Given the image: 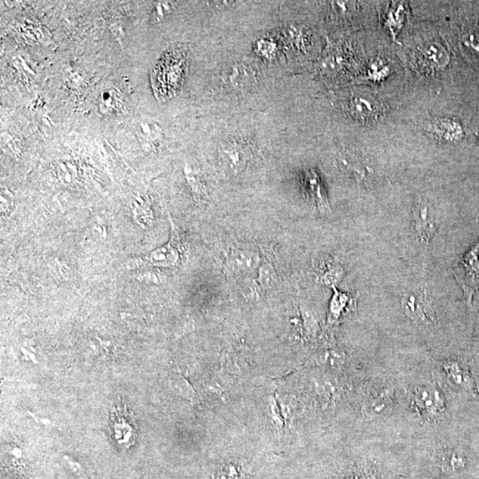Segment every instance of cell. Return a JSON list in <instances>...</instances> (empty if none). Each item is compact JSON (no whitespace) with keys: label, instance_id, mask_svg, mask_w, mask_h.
<instances>
[{"label":"cell","instance_id":"20","mask_svg":"<svg viewBox=\"0 0 479 479\" xmlns=\"http://www.w3.org/2000/svg\"><path fill=\"white\" fill-rule=\"evenodd\" d=\"M444 460V465L453 471L462 468L465 463V457L458 451H450L446 453Z\"/></svg>","mask_w":479,"mask_h":479},{"label":"cell","instance_id":"12","mask_svg":"<svg viewBox=\"0 0 479 479\" xmlns=\"http://www.w3.org/2000/svg\"><path fill=\"white\" fill-rule=\"evenodd\" d=\"M173 235L169 244L164 245L152 252L150 262L155 266L174 267L179 261V240L175 230V226L172 222Z\"/></svg>","mask_w":479,"mask_h":479},{"label":"cell","instance_id":"19","mask_svg":"<svg viewBox=\"0 0 479 479\" xmlns=\"http://www.w3.org/2000/svg\"><path fill=\"white\" fill-rule=\"evenodd\" d=\"M391 67L387 63H384V61L375 60L369 64L368 68V79L375 81L384 80L385 77L389 76L390 74Z\"/></svg>","mask_w":479,"mask_h":479},{"label":"cell","instance_id":"7","mask_svg":"<svg viewBox=\"0 0 479 479\" xmlns=\"http://www.w3.org/2000/svg\"><path fill=\"white\" fill-rule=\"evenodd\" d=\"M345 107L351 116L363 123L375 120L384 111L380 102L369 95L355 96L347 102Z\"/></svg>","mask_w":479,"mask_h":479},{"label":"cell","instance_id":"14","mask_svg":"<svg viewBox=\"0 0 479 479\" xmlns=\"http://www.w3.org/2000/svg\"><path fill=\"white\" fill-rule=\"evenodd\" d=\"M304 186L311 200L315 204L317 209L322 214H331L328 198L319 176L313 170H309L304 176Z\"/></svg>","mask_w":479,"mask_h":479},{"label":"cell","instance_id":"21","mask_svg":"<svg viewBox=\"0 0 479 479\" xmlns=\"http://www.w3.org/2000/svg\"><path fill=\"white\" fill-rule=\"evenodd\" d=\"M462 45L479 58V33L472 31L465 34L462 39Z\"/></svg>","mask_w":479,"mask_h":479},{"label":"cell","instance_id":"6","mask_svg":"<svg viewBox=\"0 0 479 479\" xmlns=\"http://www.w3.org/2000/svg\"><path fill=\"white\" fill-rule=\"evenodd\" d=\"M404 313L419 325H431L435 322V313L424 294L420 291H407L400 301Z\"/></svg>","mask_w":479,"mask_h":479},{"label":"cell","instance_id":"17","mask_svg":"<svg viewBox=\"0 0 479 479\" xmlns=\"http://www.w3.org/2000/svg\"><path fill=\"white\" fill-rule=\"evenodd\" d=\"M256 278L257 287L261 291H271L275 289L279 282V275L272 261L264 257L261 260L257 268Z\"/></svg>","mask_w":479,"mask_h":479},{"label":"cell","instance_id":"3","mask_svg":"<svg viewBox=\"0 0 479 479\" xmlns=\"http://www.w3.org/2000/svg\"><path fill=\"white\" fill-rule=\"evenodd\" d=\"M261 263L260 252L251 248L232 247L226 253L225 272L233 277H245L257 272Z\"/></svg>","mask_w":479,"mask_h":479},{"label":"cell","instance_id":"9","mask_svg":"<svg viewBox=\"0 0 479 479\" xmlns=\"http://www.w3.org/2000/svg\"><path fill=\"white\" fill-rule=\"evenodd\" d=\"M338 166L346 175L357 182H365L371 175L373 170L368 160L353 151H344L338 158Z\"/></svg>","mask_w":479,"mask_h":479},{"label":"cell","instance_id":"13","mask_svg":"<svg viewBox=\"0 0 479 479\" xmlns=\"http://www.w3.org/2000/svg\"><path fill=\"white\" fill-rule=\"evenodd\" d=\"M332 289L334 295L329 304V322L334 323L355 309L358 295L339 291L335 286Z\"/></svg>","mask_w":479,"mask_h":479},{"label":"cell","instance_id":"1","mask_svg":"<svg viewBox=\"0 0 479 479\" xmlns=\"http://www.w3.org/2000/svg\"><path fill=\"white\" fill-rule=\"evenodd\" d=\"M453 273L471 304L472 297L479 289V239L469 251L453 266Z\"/></svg>","mask_w":479,"mask_h":479},{"label":"cell","instance_id":"18","mask_svg":"<svg viewBox=\"0 0 479 479\" xmlns=\"http://www.w3.org/2000/svg\"><path fill=\"white\" fill-rule=\"evenodd\" d=\"M406 14V6L404 5V3L395 2L390 6L387 15H385L384 23L394 39L403 26Z\"/></svg>","mask_w":479,"mask_h":479},{"label":"cell","instance_id":"15","mask_svg":"<svg viewBox=\"0 0 479 479\" xmlns=\"http://www.w3.org/2000/svg\"><path fill=\"white\" fill-rule=\"evenodd\" d=\"M443 369L447 381L452 387L459 389L471 387V376L469 375L467 369L459 360H447L443 364Z\"/></svg>","mask_w":479,"mask_h":479},{"label":"cell","instance_id":"8","mask_svg":"<svg viewBox=\"0 0 479 479\" xmlns=\"http://www.w3.org/2000/svg\"><path fill=\"white\" fill-rule=\"evenodd\" d=\"M427 133L438 141L456 143L465 138V129L461 124L452 118L435 117L429 122Z\"/></svg>","mask_w":479,"mask_h":479},{"label":"cell","instance_id":"2","mask_svg":"<svg viewBox=\"0 0 479 479\" xmlns=\"http://www.w3.org/2000/svg\"><path fill=\"white\" fill-rule=\"evenodd\" d=\"M413 215L420 246L426 250L436 234V210L428 199L421 197L413 204Z\"/></svg>","mask_w":479,"mask_h":479},{"label":"cell","instance_id":"11","mask_svg":"<svg viewBox=\"0 0 479 479\" xmlns=\"http://www.w3.org/2000/svg\"><path fill=\"white\" fill-rule=\"evenodd\" d=\"M225 85L234 91H244L253 86L255 73L250 65L235 63L226 68L223 74Z\"/></svg>","mask_w":479,"mask_h":479},{"label":"cell","instance_id":"10","mask_svg":"<svg viewBox=\"0 0 479 479\" xmlns=\"http://www.w3.org/2000/svg\"><path fill=\"white\" fill-rule=\"evenodd\" d=\"M418 59L420 66L429 72L442 70L449 64V56L440 43H428L419 50Z\"/></svg>","mask_w":479,"mask_h":479},{"label":"cell","instance_id":"16","mask_svg":"<svg viewBox=\"0 0 479 479\" xmlns=\"http://www.w3.org/2000/svg\"><path fill=\"white\" fill-rule=\"evenodd\" d=\"M317 280L326 285L335 286L340 282L344 275V270L335 261L332 260H322L317 264Z\"/></svg>","mask_w":479,"mask_h":479},{"label":"cell","instance_id":"5","mask_svg":"<svg viewBox=\"0 0 479 479\" xmlns=\"http://www.w3.org/2000/svg\"><path fill=\"white\" fill-rule=\"evenodd\" d=\"M413 405L425 418H436L444 411V399L440 389L433 384L419 385L413 391Z\"/></svg>","mask_w":479,"mask_h":479},{"label":"cell","instance_id":"4","mask_svg":"<svg viewBox=\"0 0 479 479\" xmlns=\"http://www.w3.org/2000/svg\"><path fill=\"white\" fill-rule=\"evenodd\" d=\"M251 158V149L245 143L236 141L224 143L219 149L220 166L229 174L241 173L247 167Z\"/></svg>","mask_w":479,"mask_h":479}]
</instances>
